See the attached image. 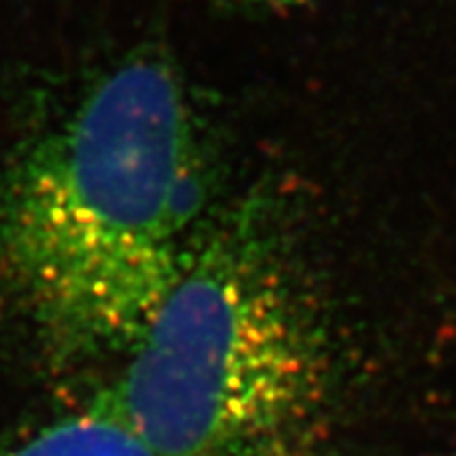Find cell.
<instances>
[{
    "label": "cell",
    "mask_w": 456,
    "mask_h": 456,
    "mask_svg": "<svg viewBox=\"0 0 456 456\" xmlns=\"http://www.w3.org/2000/svg\"><path fill=\"white\" fill-rule=\"evenodd\" d=\"M207 162L162 53L116 65L17 162L0 272L68 354L127 353L202 237Z\"/></svg>",
    "instance_id": "cell-1"
},
{
    "label": "cell",
    "mask_w": 456,
    "mask_h": 456,
    "mask_svg": "<svg viewBox=\"0 0 456 456\" xmlns=\"http://www.w3.org/2000/svg\"><path fill=\"white\" fill-rule=\"evenodd\" d=\"M283 239L255 204L204 232L102 392L156 456H322L334 350Z\"/></svg>",
    "instance_id": "cell-2"
},
{
    "label": "cell",
    "mask_w": 456,
    "mask_h": 456,
    "mask_svg": "<svg viewBox=\"0 0 456 456\" xmlns=\"http://www.w3.org/2000/svg\"><path fill=\"white\" fill-rule=\"evenodd\" d=\"M0 456H156L102 392L77 412L53 419Z\"/></svg>",
    "instance_id": "cell-3"
},
{
    "label": "cell",
    "mask_w": 456,
    "mask_h": 456,
    "mask_svg": "<svg viewBox=\"0 0 456 456\" xmlns=\"http://www.w3.org/2000/svg\"><path fill=\"white\" fill-rule=\"evenodd\" d=\"M241 3H250V5H266V7H295L301 3H311V0H241Z\"/></svg>",
    "instance_id": "cell-4"
}]
</instances>
